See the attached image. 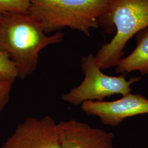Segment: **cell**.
<instances>
[{
    "label": "cell",
    "mask_w": 148,
    "mask_h": 148,
    "mask_svg": "<svg viewBox=\"0 0 148 148\" xmlns=\"http://www.w3.org/2000/svg\"><path fill=\"white\" fill-rule=\"evenodd\" d=\"M64 36L60 32L47 35L39 21L29 13H1L0 51L8 54L21 79L36 71L42 49L60 42Z\"/></svg>",
    "instance_id": "obj_1"
},
{
    "label": "cell",
    "mask_w": 148,
    "mask_h": 148,
    "mask_svg": "<svg viewBox=\"0 0 148 148\" xmlns=\"http://www.w3.org/2000/svg\"><path fill=\"white\" fill-rule=\"evenodd\" d=\"M98 24L107 34L116 31L110 42L103 45L95 56L97 65L106 70L116 66L128 41L148 27V0H110Z\"/></svg>",
    "instance_id": "obj_2"
},
{
    "label": "cell",
    "mask_w": 148,
    "mask_h": 148,
    "mask_svg": "<svg viewBox=\"0 0 148 148\" xmlns=\"http://www.w3.org/2000/svg\"><path fill=\"white\" fill-rule=\"evenodd\" d=\"M110 0H31L29 13L47 34L70 27L90 36Z\"/></svg>",
    "instance_id": "obj_3"
},
{
    "label": "cell",
    "mask_w": 148,
    "mask_h": 148,
    "mask_svg": "<svg viewBox=\"0 0 148 148\" xmlns=\"http://www.w3.org/2000/svg\"><path fill=\"white\" fill-rule=\"evenodd\" d=\"M81 67L85 76L82 82L62 97L64 101L74 106H81L85 101H103L114 95H126L131 93V86L141 79L135 76L127 80L126 74L111 76L104 74L92 53L81 58Z\"/></svg>",
    "instance_id": "obj_4"
},
{
    "label": "cell",
    "mask_w": 148,
    "mask_h": 148,
    "mask_svg": "<svg viewBox=\"0 0 148 148\" xmlns=\"http://www.w3.org/2000/svg\"><path fill=\"white\" fill-rule=\"evenodd\" d=\"M57 123L50 116L27 117L0 148H60Z\"/></svg>",
    "instance_id": "obj_5"
},
{
    "label": "cell",
    "mask_w": 148,
    "mask_h": 148,
    "mask_svg": "<svg viewBox=\"0 0 148 148\" xmlns=\"http://www.w3.org/2000/svg\"><path fill=\"white\" fill-rule=\"evenodd\" d=\"M80 106L87 116L98 117L103 125L114 127L129 117L148 114V98L131 93L116 101H85Z\"/></svg>",
    "instance_id": "obj_6"
},
{
    "label": "cell",
    "mask_w": 148,
    "mask_h": 148,
    "mask_svg": "<svg viewBox=\"0 0 148 148\" xmlns=\"http://www.w3.org/2000/svg\"><path fill=\"white\" fill-rule=\"evenodd\" d=\"M60 148H115L112 132L75 119L57 123Z\"/></svg>",
    "instance_id": "obj_7"
},
{
    "label": "cell",
    "mask_w": 148,
    "mask_h": 148,
    "mask_svg": "<svg viewBox=\"0 0 148 148\" xmlns=\"http://www.w3.org/2000/svg\"><path fill=\"white\" fill-rule=\"evenodd\" d=\"M137 47L127 57L122 58L115 66L116 74H126L134 71L142 75L148 74V27L136 34Z\"/></svg>",
    "instance_id": "obj_8"
},
{
    "label": "cell",
    "mask_w": 148,
    "mask_h": 148,
    "mask_svg": "<svg viewBox=\"0 0 148 148\" xmlns=\"http://www.w3.org/2000/svg\"><path fill=\"white\" fill-rule=\"evenodd\" d=\"M31 0H0V13L27 14Z\"/></svg>",
    "instance_id": "obj_9"
},
{
    "label": "cell",
    "mask_w": 148,
    "mask_h": 148,
    "mask_svg": "<svg viewBox=\"0 0 148 148\" xmlns=\"http://www.w3.org/2000/svg\"><path fill=\"white\" fill-rule=\"evenodd\" d=\"M18 76L16 65L7 53L0 51V79L15 80Z\"/></svg>",
    "instance_id": "obj_10"
},
{
    "label": "cell",
    "mask_w": 148,
    "mask_h": 148,
    "mask_svg": "<svg viewBox=\"0 0 148 148\" xmlns=\"http://www.w3.org/2000/svg\"><path fill=\"white\" fill-rule=\"evenodd\" d=\"M14 81L0 79V114L8 102Z\"/></svg>",
    "instance_id": "obj_11"
},
{
    "label": "cell",
    "mask_w": 148,
    "mask_h": 148,
    "mask_svg": "<svg viewBox=\"0 0 148 148\" xmlns=\"http://www.w3.org/2000/svg\"><path fill=\"white\" fill-rule=\"evenodd\" d=\"M1 13H0V18H1Z\"/></svg>",
    "instance_id": "obj_12"
}]
</instances>
